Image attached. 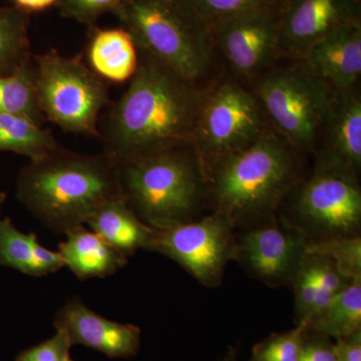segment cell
I'll return each mask as SVG.
<instances>
[{
    "label": "cell",
    "mask_w": 361,
    "mask_h": 361,
    "mask_svg": "<svg viewBox=\"0 0 361 361\" xmlns=\"http://www.w3.org/2000/svg\"><path fill=\"white\" fill-rule=\"evenodd\" d=\"M0 114L27 116L40 125L44 122L37 102L35 65L30 61L13 73L0 75Z\"/></svg>",
    "instance_id": "603a6c76"
},
{
    "label": "cell",
    "mask_w": 361,
    "mask_h": 361,
    "mask_svg": "<svg viewBox=\"0 0 361 361\" xmlns=\"http://www.w3.org/2000/svg\"><path fill=\"white\" fill-rule=\"evenodd\" d=\"M302 156L273 130L218 159L205 171L207 209L224 214L236 229L276 217L303 177Z\"/></svg>",
    "instance_id": "7a4b0ae2"
},
{
    "label": "cell",
    "mask_w": 361,
    "mask_h": 361,
    "mask_svg": "<svg viewBox=\"0 0 361 361\" xmlns=\"http://www.w3.org/2000/svg\"><path fill=\"white\" fill-rule=\"evenodd\" d=\"M18 198L47 228L66 234L99 207L123 196L116 161L59 148L20 171Z\"/></svg>",
    "instance_id": "3957f363"
},
{
    "label": "cell",
    "mask_w": 361,
    "mask_h": 361,
    "mask_svg": "<svg viewBox=\"0 0 361 361\" xmlns=\"http://www.w3.org/2000/svg\"><path fill=\"white\" fill-rule=\"evenodd\" d=\"M307 323H297L295 329L273 334L252 349L248 361H298Z\"/></svg>",
    "instance_id": "484cf974"
},
{
    "label": "cell",
    "mask_w": 361,
    "mask_h": 361,
    "mask_svg": "<svg viewBox=\"0 0 361 361\" xmlns=\"http://www.w3.org/2000/svg\"><path fill=\"white\" fill-rule=\"evenodd\" d=\"M300 61L334 90L355 89L361 75V20L318 40Z\"/></svg>",
    "instance_id": "2e32d148"
},
{
    "label": "cell",
    "mask_w": 361,
    "mask_h": 361,
    "mask_svg": "<svg viewBox=\"0 0 361 361\" xmlns=\"http://www.w3.org/2000/svg\"><path fill=\"white\" fill-rule=\"evenodd\" d=\"M361 20L360 0H283L280 11L282 59H302L311 45Z\"/></svg>",
    "instance_id": "4fadbf2b"
},
{
    "label": "cell",
    "mask_w": 361,
    "mask_h": 361,
    "mask_svg": "<svg viewBox=\"0 0 361 361\" xmlns=\"http://www.w3.org/2000/svg\"><path fill=\"white\" fill-rule=\"evenodd\" d=\"M209 25L254 9L274 6L283 0H185Z\"/></svg>",
    "instance_id": "83f0119b"
},
{
    "label": "cell",
    "mask_w": 361,
    "mask_h": 361,
    "mask_svg": "<svg viewBox=\"0 0 361 361\" xmlns=\"http://www.w3.org/2000/svg\"><path fill=\"white\" fill-rule=\"evenodd\" d=\"M116 163L123 199L149 227H174L207 208L205 171L193 142Z\"/></svg>",
    "instance_id": "277c9868"
},
{
    "label": "cell",
    "mask_w": 361,
    "mask_h": 361,
    "mask_svg": "<svg viewBox=\"0 0 361 361\" xmlns=\"http://www.w3.org/2000/svg\"><path fill=\"white\" fill-rule=\"evenodd\" d=\"M282 4L247 11L210 25L224 75L249 87L282 59Z\"/></svg>",
    "instance_id": "30bf717a"
},
{
    "label": "cell",
    "mask_w": 361,
    "mask_h": 361,
    "mask_svg": "<svg viewBox=\"0 0 361 361\" xmlns=\"http://www.w3.org/2000/svg\"><path fill=\"white\" fill-rule=\"evenodd\" d=\"M85 224L127 258L141 249L149 251L155 236V229L135 215L123 196L99 207Z\"/></svg>",
    "instance_id": "ac0fdd59"
},
{
    "label": "cell",
    "mask_w": 361,
    "mask_h": 361,
    "mask_svg": "<svg viewBox=\"0 0 361 361\" xmlns=\"http://www.w3.org/2000/svg\"><path fill=\"white\" fill-rule=\"evenodd\" d=\"M334 353L336 361H361V329L336 338Z\"/></svg>",
    "instance_id": "1f68e13d"
},
{
    "label": "cell",
    "mask_w": 361,
    "mask_h": 361,
    "mask_svg": "<svg viewBox=\"0 0 361 361\" xmlns=\"http://www.w3.org/2000/svg\"><path fill=\"white\" fill-rule=\"evenodd\" d=\"M249 87L271 128L302 155L313 154L334 90L300 59H281Z\"/></svg>",
    "instance_id": "8992f818"
},
{
    "label": "cell",
    "mask_w": 361,
    "mask_h": 361,
    "mask_svg": "<svg viewBox=\"0 0 361 361\" xmlns=\"http://www.w3.org/2000/svg\"><path fill=\"white\" fill-rule=\"evenodd\" d=\"M129 87L109 111L101 133L106 151L121 161L193 142L202 94L196 85L146 52Z\"/></svg>",
    "instance_id": "6da1fadb"
},
{
    "label": "cell",
    "mask_w": 361,
    "mask_h": 361,
    "mask_svg": "<svg viewBox=\"0 0 361 361\" xmlns=\"http://www.w3.org/2000/svg\"><path fill=\"white\" fill-rule=\"evenodd\" d=\"M59 252L66 266L80 280L115 274L128 263V258L84 225L66 233Z\"/></svg>",
    "instance_id": "d6986e66"
},
{
    "label": "cell",
    "mask_w": 361,
    "mask_h": 361,
    "mask_svg": "<svg viewBox=\"0 0 361 361\" xmlns=\"http://www.w3.org/2000/svg\"><path fill=\"white\" fill-rule=\"evenodd\" d=\"M271 132L262 104L250 87L238 80L223 75L202 94L193 145L204 171Z\"/></svg>",
    "instance_id": "9c48e42d"
},
{
    "label": "cell",
    "mask_w": 361,
    "mask_h": 361,
    "mask_svg": "<svg viewBox=\"0 0 361 361\" xmlns=\"http://www.w3.org/2000/svg\"><path fill=\"white\" fill-rule=\"evenodd\" d=\"M71 346L68 336L56 330L51 338L21 351L16 361H65L70 357Z\"/></svg>",
    "instance_id": "f546056e"
},
{
    "label": "cell",
    "mask_w": 361,
    "mask_h": 361,
    "mask_svg": "<svg viewBox=\"0 0 361 361\" xmlns=\"http://www.w3.org/2000/svg\"><path fill=\"white\" fill-rule=\"evenodd\" d=\"M315 163L360 177L361 97L360 87L336 90L323 118L314 151Z\"/></svg>",
    "instance_id": "5bb4252c"
},
{
    "label": "cell",
    "mask_w": 361,
    "mask_h": 361,
    "mask_svg": "<svg viewBox=\"0 0 361 361\" xmlns=\"http://www.w3.org/2000/svg\"><path fill=\"white\" fill-rule=\"evenodd\" d=\"M37 102L44 118L65 132L101 137L99 116L109 104L106 82L80 58L56 51L35 58Z\"/></svg>",
    "instance_id": "ba28073f"
},
{
    "label": "cell",
    "mask_w": 361,
    "mask_h": 361,
    "mask_svg": "<svg viewBox=\"0 0 361 361\" xmlns=\"http://www.w3.org/2000/svg\"><path fill=\"white\" fill-rule=\"evenodd\" d=\"M236 227L230 218L210 212L167 229L156 230L149 251L167 256L208 288L222 283L234 257Z\"/></svg>",
    "instance_id": "8fae6325"
},
{
    "label": "cell",
    "mask_w": 361,
    "mask_h": 361,
    "mask_svg": "<svg viewBox=\"0 0 361 361\" xmlns=\"http://www.w3.org/2000/svg\"><path fill=\"white\" fill-rule=\"evenodd\" d=\"M123 0H59L61 14L85 25H92L106 13H113Z\"/></svg>",
    "instance_id": "f1b7e54d"
},
{
    "label": "cell",
    "mask_w": 361,
    "mask_h": 361,
    "mask_svg": "<svg viewBox=\"0 0 361 361\" xmlns=\"http://www.w3.org/2000/svg\"><path fill=\"white\" fill-rule=\"evenodd\" d=\"M353 280L344 275L329 256L306 251L291 286L296 324L308 325Z\"/></svg>",
    "instance_id": "e0dca14e"
},
{
    "label": "cell",
    "mask_w": 361,
    "mask_h": 361,
    "mask_svg": "<svg viewBox=\"0 0 361 361\" xmlns=\"http://www.w3.org/2000/svg\"><path fill=\"white\" fill-rule=\"evenodd\" d=\"M302 233L279 217L236 229L234 257L248 274L271 287H290L306 251Z\"/></svg>",
    "instance_id": "7c38bea8"
},
{
    "label": "cell",
    "mask_w": 361,
    "mask_h": 361,
    "mask_svg": "<svg viewBox=\"0 0 361 361\" xmlns=\"http://www.w3.org/2000/svg\"><path fill=\"white\" fill-rule=\"evenodd\" d=\"M277 216L302 233L308 244L360 236V177L314 164L285 197Z\"/></svg>",
    "instance_id": "52a82bcc"
},
{
    "label": "cell",
    "mask_w": 361,
    "mask_h": 361,
    "mask_svg": "<svg viewBox=\"0 0 361 361\" xmlns=\"http://www.w3.org/2000/svg\"><path fill=\"white\" fill-rule=\"evenodd\" d=\"M30 18L18 7L0 8V75H7L30 61Z\"/></svg>",
    "instance_id": "cb8c5ba5"
},
{
    "label": "cell",
    "mask_w": 361,
    "mask_h": 361,
    "mask_svg": "<svg viewBox=\"0 0 361 361\" xmlns=\"http://www.w3.org/2000/svg\"><path fill=\"white\" fill-rule=\"evenodd\" d=\"M307 250L324 254L351 279L361 278V237H338L308 244Z\"/></svg>",
    "instance_id": "4316f807"
},
{
    "label": "cell",
    "mask_w": 361,
    "mask_h": 361,
    "mask_svg": "<svg viewBox=\"0 0 361 361\" xmlns=\"http://www.w3.org/2000/svg\"><path fill=\"white\" fill-rule=\"evenodd\" d=\"M13 1L16 4V7L28 13L49 8L54 4H58L59 0H13Z\"/></svg>",
    "instance_id": "d6a6232c"
},
{
    "label": "cell",
    "mask_w": 361,
    "mask_h": 361,
    "mask_svg": "<svg viewBox=\"0 0 361 361\" xmlns=\"http://www.w3.org/2000/svg\"><path fill=\"white\" fill-rule=\"evenodd\" d=\"M113 13L139 51L199 90L222 77L211 26L185 0H123Z\"/></svg>",
    "instance_id": "5b68a950"
},
{
    "label": "cell",
    "mask_w": 361,
    "mask_h": 361,
    "mask_svg": "<svg viewBox=\"0 0 361 361\" xmlns=\"http://www.w3.org/2000/svg\"><path fill=\"white\" fill-rule=\"evenodd\" d=\"M59 148L54 135L40 123L25 116L0 114V152H13L32 161Z\"/></svg>",
    "instance_id": "7402d4cb"
},
{
    "label": "cell",
    "mask_w": 361,
    "mask_h": 361,
    "mask_svg": "<svg viewBox=\"0 0 361 361\" xmlns=\"http://www.w3.org/2000/svg\"><path fill=\"white\" fill-rule=\"evenodd\" d=\"M298 361H336L331 338L311 334L306 329Z\"/></svg>",
    "instance_id": "4dcf8cb0"
},
{
    "label": "cell",
    "mask_w": 361,
    "mask_h": 361,
    "mask_svg": "<svg viewBox=\"0 0 361 361\" xmlns=\"http://www.w3.org/2000/svg\"><path fill=\"white\" fill-rule=\"evenodd\" d=\"M65 361H73V360H71V357H68V358H66V360Z\"/></svg>",
    "instance_id": "e575fe53"
},
{
    "label": "cell",
    "mask_w": 361,
    "mask_h": 361,
    "mask_svg": "<svg viewBox=\"0 0 361 361\" xmlns=\"http://www.w3.org/2000/svg\"><path fill=\"white\" fill-rule=\"evenodd\" d=\"M54 327L68 336L71 345L82 344L111 358H130L141 348V329L103 317L73 297L54 316Z\"/></svg>",
    "instance_id": "9a60e30c"
},
{
    "label": "cell",
    "mask_w": 361,
    "mask_h": 361,
    "mask_svg": "<svg viewBox=\"0 0 361 361\" xmlns=\"http://www.w3.org/2000/svg\"><path fill=\"white\" fill-rule=\"evenodd\" d=\"M237 360V351L234 348H228L227 353H226L224 357L220 361H236Z\"/></svg>",
    "instance_id": "836d02e7"
},
{
    "label": "cell",
    "mask_w": 361,
    "mask_h": 361,
    "mask_svg": "<svg viewBox=\"0 0 361 361\" xmlns=\"http://www.w3.org/2000/svg\"><path fill=\"white\" fill-rule=\"evenodd\" d=\"M361 329V278L337 294L307 325V331L338 338Z\"/></svg>",
    "instance_id": "44dd1931"
},
{
    "label": "cell",
    "mask_w": 361,
    "mask_h": 361,
    "mask_svg": "<svg viewBox=\"0 0 361 361\" xmlns=\"http://www.w3.org/2000/svg\"><path fill=\"white\" fill-rule=\"evenodd\" d=\"M39 243L35 233L25 234L20 231L11 219L0 215V265L30 276H42L35 259Z\"/></svg>",
    "instance_id": "d4e9b609"
},
{
    "label": "cell",
    "mask_w": 361,
    "mask_h": 361,
    "mask_svg": "<svg viewBox=\"0 0 361 361\" xmlns=\"http://www.w3.org/2000/svg\"><path fill=\"white\" fill-rule=\"evenodd\" d=\"M90 70L102 80L123 84L134 77L139 51L125 28L97 30L87 47Z\"/></svg>",
    "instance_id": "ffe728a7"
}]
</instances>
